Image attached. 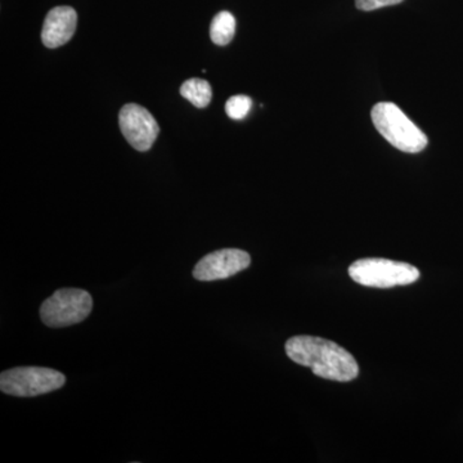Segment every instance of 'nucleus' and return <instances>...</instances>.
Returning <instances> with one entry per match:
<instances>
[{
    "label": "nucleus",
    "mask_w": 463,
    "mask_h": 463,
    "mask_svg": "<svg viewBox=\"0 0 463 463\" xmlns=\"http://www.w3.org/2000/svg\"><path fill=\"white\" fill-rule=\"evenodd\" d=\"M285 349L291 361L310 368L322 379L347 383L358 377L354 356L334 341L301 335L288 340Z\"/></svg>",
    "instance_id": "1"
},
{
    "label": "nucleus",
    "mask_w": 463,
    "mask_h": 463,
    "mask_svg": "<svg viewBox=\"0 0 463 463\" xmlns=\"http://www.w3.org/2000/svg\"><path fill=\"white\" fill-rule=\"evenodd\" d=\"M374 128L395 148L419 154L428 146L426 134L392 102H381L371 112Z\"/></svg>",
    "instance_id": "2"
},
{
    "label": "nucleus",
    "mask_w": 463,
    "mask_h": 463,
    "mask_svg": "<svg viewBox=\"0 0 463 463\" xmlns=\"http://www.w3.org/2000/svg\"><path fill=\"white\" fill-rule=\"evenodd\" d=\"M349 276L353 281L367 288H390L416 282L420 279V270L402 261L368 258L350 265Z\"/></svg>",
    "instance_id": "3"
},
{
    "label": "nucleus",
    "mask_w": 463,
    "mask_h": 463,
    "mask_svg": "<svg viewBox=\"0 0 463 463\" xmlns=\"http://www.w3.org/2000/svg\"><path fill=\"white\" fill-rule=\"evenodd\" d=\"M93 298L80 288H62L48 298L41 307V318L51 328L69 327L90 315Z\"/></svg>",
    "instance_id": "4"
},
{
    "label": "nucleus",
    "mask_w": 463,
    "mask_h": 463,
    "mask_svg": "<svg viewBox=\"0 0 463 463\" xmlns=\"http://www.w3.org/2000/svg\"><path fill=\"white\" fill-rule=\"evenodd\" d=\"M65 374L45 367H16L0 374V390L14 397L32 398L65 385Z\"/></svg>",
    "instance_id": "5"
},
{
    "label": "nucleus",
    "mask_w": 463,
    "mask_h": 463,
    "mask_svg": "<svg viewBox=\"0 0 463 463\" xmlns=\"http://www.w3.org/2000/svg\"><path fill=\"white\" fill-rule=\"evenodd\" d=\"M121 133L137 151L146 152L154 146L160 125L148 109L136 103H128L118 114Z\"/></svg>",
    "instance_id": "6"
},
{
    "label": "nucleus",
    "mask_w": 463,
    "mask_h": 463,
    "mask_svg": "<svg viewBox=\"0 0 463 463\" xmlns=\"http://www.w3.org/2000/svg\"><path fill=\"white\" fill-rule=\"evenodd\" d=\"M251 264L248 252L239 249H223L210 252L201 259L194 269L197 281L210 282L230 279Z\"/></svg>",
    "instance_id": "7"
},
{
    "label": "nucleus",
    "mask_w": 463,
    "mask_h": 463,
    "mask_svg": "<svg viewBox=\"0 0 463 463\" xmlns=\"http://www.w3.org/2000/svg\"><path fill=\"white\" fill-rule=\"evenodd\" d=\"M78 26V14L71 7H56L50 11L43 25L42 41L47 48L62 47L71 41Z\"/></svg>",
    "instance_id": "8"
},
{
    "label": "nucleus",
    "mask_w": 463,
    "mask_h": 463,
    "mask_svg": "<svg viewBox=\"0 0 463 463\" xmlns=\"http://www.w3.org/2000/svg\"><path fill=\"white\" fill-rule=\"evenodd\" d=\"M181 96L183 99L190 100L194 108L205 109L212 102V85L203 79H190V80L182 84Z\"/></svg>",
    "instance_id": "9"
},
{
    "label": "nucleus",
    "mask_w": 463,
    "mask_h": 463,
    "mask_svg": "<svg viewBox=\"0 0 463 463\" xmlns=\"http://www.w3.org/2000/svg\"><path fill=\"white\" fill-rule=\"evenodd\" d=\"M236 33V18L227 11L219 12L210 25V38L216 45L230 44Z\"/></svg>",
    "instance_id": "10"
},
{
    "label": "nucleus",
    "mask_w": 463,
    "mask_h": 463,
    "mask_svg": "<svg viewBox=\"0 0 463 463\" xmlns=\"http://www.w3.org/2000/svg\"><path fill=\"white\" fill-rule=\"evenodd\" d=\"M252 108V99L243 94L231 97L225 103V112L233 120H242Z\"/></svg>",
    "instance_id": "11"
},
{
    "label": "nucleus",
    "mask_w": 463,
    "mask_h": 463,
    "mask_svg": "<svg viewBox=\"0 0 463 463\" xmlns=\"http://www.w3.org/2000/svg\"><path fill=\"white\" fill-rule=\"evenodd\" d=\"M402 2L403 0H355V5L361 11L371 12L383 7H390V5H399Z\"/></svg>",
    "instance_id": "12"
}]
</instances>
